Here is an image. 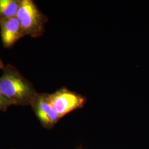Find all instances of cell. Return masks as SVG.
Returning <instances> with one entry per match:
<instances>
[{
    "label": "cell",
    "instance_id": "6da1fadb",
    "mask_svg": "<svg viewBox=\"0 0 149 149\" xmlns=\"http://www.w3.org/2000/svg\"><path fill=\"white\" fill-rule=\"evenodd\" d=\"M0 89L15 105L21 106H31L38 93L32 83L11 64L3 70L0 77Z\"/></svg>",
    "mask_w": 149,
    "mask_h": 149
},
{
    "label": "cell",
    "instance_id": "7a4b0ae2",
    "mask_svg": "<svg viewBox=\"0 0 149 149\" xmlns=\"http://www.w3.org/2000/svg\"><path fill=\"white\" fill-rule=\"evenodd\" d=\"M16 17L20 23L24 36L32 38L43 36L45 24L49 19L33 0H22Z\"/></svg>",
    "mask_w": 149,
    "mask_h": 149
},
{
    "label": "cell",
    "instance_id": "3957f363",
    "mask_svg": "<svg viewBox=\"0 0 149 149\" xmlns=\"http://www.w3.org/2000/svg\"><path fill=\"white\" fill-rule=\"evenodd\" d=\"M48 97L60 119L71 112L83 108L87 102L85 96L65 87L48 94Z\"/></svg>",
    "mask_w": 149,
    "mask_h": 149
},
{
    "label": "cell",
    "instance_id": "277c9868",
    "mask_svg": "<svg viewBox=\"0 0 149 149\" xmlns=\"http://www.w3.org/2000/svg\"><path fill=\"white\" fill-rule=\"evenodd\" d=\"M31 107L44 128L52 129L60 119L50 102L48 93H38Z\"/></svg>",
    "mask_w": 149,
    "mask_h": 149
},
{
    "label": "cell",
    "instance_id": "5b68a950",
    "mask_svg": "<svg viewBox=\"0 0 149 149\" xmlns=\"http://www.w3.org/2000/svg\"><path fill=\"white\" fill-rule=\"evenodd\" d=\"M0 34L3 47H13L17 41L25 37L17 17L0 21Z\"/></svg>",
    "mask_w": 149,
    "mask_h": 149
},
{
    "label": "cell",
    "instance_id": "8992f818",
    "mask_svg": "<svg viewBox=\"0 0 149 149\" xmlns=\"http://www.w3.org/2000/svg\"><path fill=\"white\" fill-rule=\"evenodd\" d=\"M22 0H0V21L16 17Z\"/></svg>",
    "mask_w": 149,
    "mask_h": 149
},
{
    "label": "cell",
    "instance_id": "52a82bcc",
    "mask_svg": "<svg viewBox=\"0 0 149 149\" xmlns=\"http://www.w3.org/2000/svg\"><path fill=\"white\" fill-rule=\"evenodd\" d=\"M12 105H15L14 102L8 98L0 89V111L6 112Z\"/></svg>",
    "mask_w": 149,
    "mask_h": 149
},
{
    "label": "cell",
    "instance_id": "ba28073f",
    "mask_svg": "<svg viewBox=\"0 0 149 149\" xmlns=\"http://www.w3.org/2000/svg\"><path fill=\"white\" fill-rule=\"evenodd\" d=\"M5 65L3 63V62L2 61L1 58H0V69H2L3 70V69L5 68Z\"/></svg>",
    "mask_w": 149,
    "mask_h": 149
}]
</instances>
